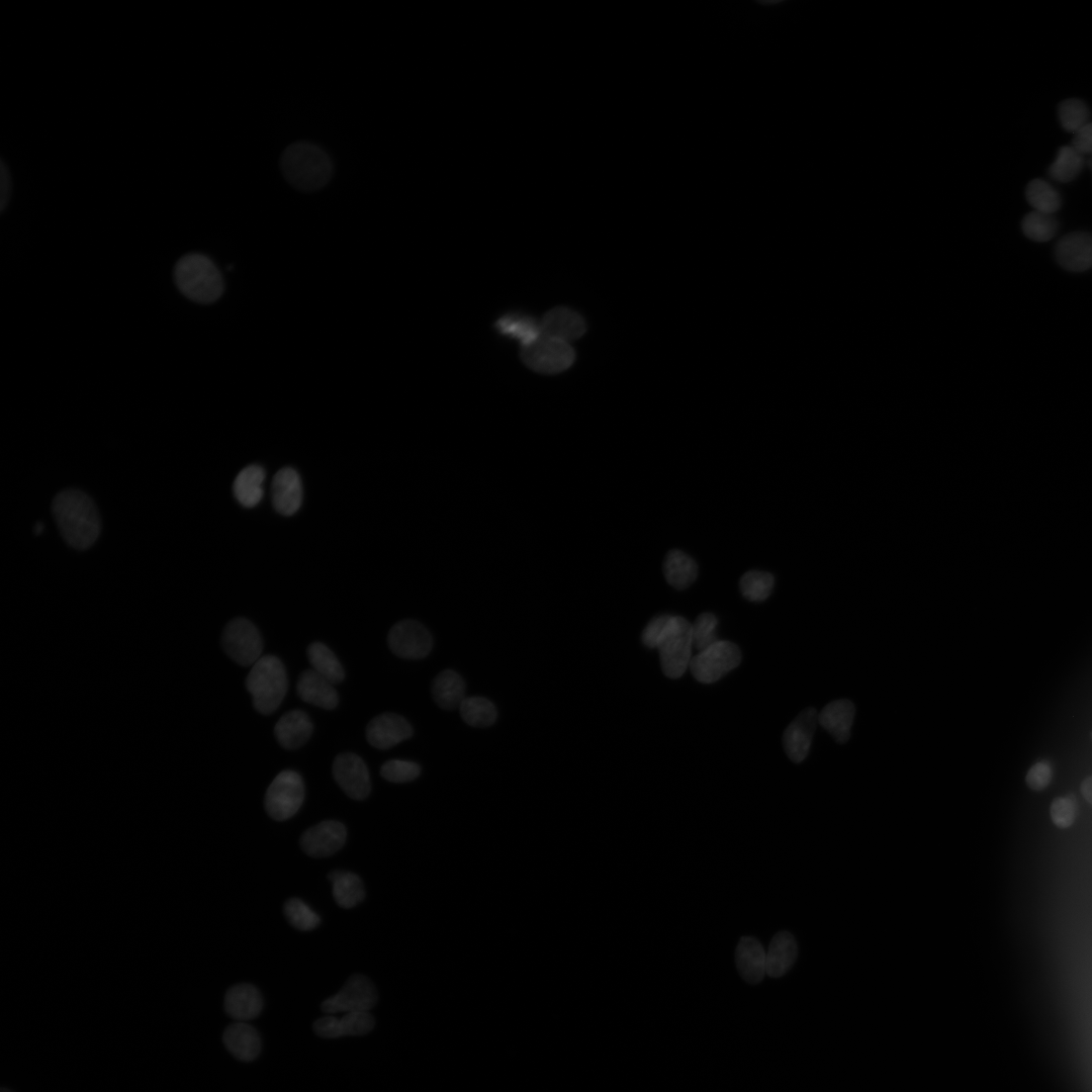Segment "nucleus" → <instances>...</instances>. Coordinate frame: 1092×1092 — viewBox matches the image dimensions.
Returning <instances> with one entry per match:
<instances>
[{"instance_id": "41", "label": "nucleus", "mask_w": 1092, "mask_h": 1092, "mask_svg": "<svg viewBox=\"0 0 1092 1092\" xmlns=\"http://www.w3.org/2000/svg\"><path fill=\"white\" fill-rule=\"evenodd\" d=\"M420 772L418 763L402 759L387 760L380 767L381 776L392 783L411 782L417 779Z\"/></svg>"}, {"instance_id": "49", "label": "nucleus", "mask_w": 1092, "mask_h": 1092, "mask_svg": "<svg viewBox=\"0 0 1092 1092\" xmlns=\"http://www.w3.org/2000/svg\"><path fill=\"white\" fill-rule=\"evenodd\" d=\"M0 1092H13V1091H11L10 1089H7V1088H2Z\"/></svg>"}, {"instance_id": "9", "label": "nucleus", "mask_w": 1092, "mask_h": 1092, "mask_svg": "<svg viewBox=\"0 0 1092 1092\" xmlns=\"http://www.w3.org/2000/svg\"><path fill=\"white\" fill-rule=\"evenodd\" d=\"M224 652L237 663L253 665L263 650V641L257 627L245 618L232 620L221 636Z\"/></svg>"}, {"instance_id": "8", "label": "nucleus", "mask_w": 1092, "mask_h": 1092, "mask_svg": "<svg viewBox=\"0 0 1092 1092\" xmlns=\"http://www.w3.org/2000/svg\"><path fill=\"white\" fill-rule=\"evenodd\" d=\"M740 660L741 652L736 644L718 640L692 657L689 666L698 681L711 684L735 668Z\"/></svg>"}, {"instance_id": "45", "label": "nucleus", "mask_w": 1092, "mask_h": 1092, "mask_svg": "<svg viewBox=\"0 0 1092 1092\" xmlns=\"http://www.w3.org/2000/svg\"><path fill=\"white\" fill-rule=\"evenodd\" d=\"M1072 146L1083 156H1092V121L1075 133Z\"/></svg>"}, {"instance_id": "28", "label": "nucleus", "mask_w": 1092, "mask_h": 1092, "mask_svg": "<svg viewBox=\"0 0 1092 1092\" xmlns=\"http://www.w3.org/2000/svg\"><path fill=\"white\" fill-rule=\"evenodd\" d=\"M432 694L435 702L444 710L460 707L465 697L462 677L451 669L441 671L434 679Z\"/></svg>"}, {"instance_id": "33", "label": "nucleus", "mask_w": 1092, "mask_h": 1092, "mask_svg": "<svg viewBox=\"0 0 1092 1092\" xmlns=\"http://www.w3.org/2000/svg\"><path fill=\"white\" fill-rule=\"evenodd\" d=\"M1029 205L1038 212L1054 214L1061 207L1059 192L1046 181L1036 178L1031 180L1025 190Z\"/></svg>"}, {"instance_id": "24", "label": "nucleus", "mask_w": 1092, "mask_h": 1092, "mask_svg": "<svg viewBox=\"0 0 1092 1092\" xmlns=\"http://www.w3.org/2000/svg\"><path fill=\"white\" fill-rule=\"evenodd\" d=\"M312 729V723L305 712L292 710L278 720L274 732L281 746L296 749L307 741Z\"/></svg>"}, {"instance_id": "17", "label": "nucleus", "mask_w": 1092, "mask_h": 1092, "mask_svg": "<svg viewBox=\"0 0 1092 1092\" xmlns=\"http://www.w3.org/2000/svg\"><path fill=\"white\" fill-rule=\"evenodd\" d=\"M1056 259L1065 269L1083 272L1092 267V235L1074 232L1064 236L1056 246Z\"/></svg>"}, {"instance_id": "42", "label": "nucleus", "mask_w": 1092, "mask_h": 1092, "mask_svg": "<svg viewBox=\"0 0 1092 1092\" xmlns=\"http://www.w3.org/2000/svg\"><path fill=\"white\" fill-rule=\"evenodd\" d=\"M1077 802L1073 795L1058 797L1051 804V818L1059 828H1069L1077 817Z\"/></svg>"}, {"instance_id": "15", "label": "nucleus", "mask_w": 1092, "mask_h": 1092, "mask_svg": "<svg viewBox=\"0 0 1092 1092\" xmlns=\"http://www.w3.org/2000/svg\"><path fill=\"white\" fill-rule=\"evenodd\" d=\"M411 724L400 715L384 713L373 718L367 725L366 737L375 748L387 749L412 737Z\"/></svg>"}, {"instance_id": "31", "label": "nucleus", "mask_w": 1092, "mask_h": 1092, "mask_svg": "<svg viewBox=\"0 0 1092 1092\" xmlns=\"http://www.w3.org/2000/svg\"><path fill=\"white\" fill-rule=\"evenodd\" d=\"M307 657L312 669L332 684H338L345 677V671L334 652L322 642H313L307 648Z\"/></svg>"}, {"instance_id": "32", "label": "nucleus", "mask_w": 1092, "mask_h": 1092, "mask_svg": "<svg viewBox=\"0 0 1092 1092\" xmlns=\"http://www.w3.org/2000/svg\"><path fill=\"white\" fill-rule=\"evenodd\" d=\"M1085 163L1084 156L1072 145L1063 146L1049 168V175L1058 182L1067 183L1080 174Z\"/></svg>"}, {"instance_id": "46", "label": "nucleus", "mask_w": 1092, "mask_h": 1092, "mask_svg": "<svg viewBox=\"0 0 1092 1092\" xmlns=\"http://www.w3.org/2000/svg\"><path fill=\"white\" fill-rule=\"evenodd\" d=\"M1080 791L1084 799L1092 805V776H1089L1082 781Z\"/></svg>"}, {"instance_id": "4", "label": "nucleus", "mask_w": 1092, "mask_h": 1092, "mask_svg": "<svg viewBox=\"0 0 1092 1092\" xmlns=\"http://www.w3.org/2000/svg\"><path fill=\"white\" fill-rule=\"evenodd\" d=\"M246 688L258 712L265 715L273 713L287 691V676L282 661L272 654L261 656L252 665Z\"/></svg>"}, {"instance_id": "13", "label": "nucleus", "mask_w": 1092, "mask_h": 1092, "mask_svg": "<svg viewBox=\"0 0 1092 1092\" xmlns=\"http://www.w3.org/2000/svg\"><path fill=\"white\" fill-rule=\"evenodd\" d=\"M346 839L347 830L343 823L326 820L307 829L300 838V845L310 856L326 857L342 848Z\"/></svg>"}, {"instance_id": "39", "label": "nucleus", "mask_w": 1092, "mask_h": 1092, "mask_svg": "<svg viewBox=\"0 0 1092 1092\" xmlns=\"http://www.w3.org/2000/svg\"><path fill=\"white\" fill-rule=\"evenodd\" d=\"M284 913L290 924L299 930H311L320 924L318 915L298 898L286 901Z\"/></svg>"}, {"instance_id": "44", "label": "nucleus", "mask_w": 1092, "mask_h": 1092, "mask_svg": "<svg viewBox=\"0 0 1092 1092\" xmlns=\"http://www.w3.org/2000/svg\"><path fill=\"white\" fill-rule=\"evenodd\" d=\"M671 615H659L652 618L645 628L643 629L641 639L645 646L649 648H656L658 642L663 634V631L670 619Z\"/></svg>"}, {"instance_id": "14", "label": "nucleus", "mask_w": 1092, "mask_h": 1092, "mask_svg": "<svg viewBox=\"0 0 1092 1092\" xmlns=\"http://www.w3.org/2000/svg\"><path fill=\"white\" fill-rule=\"evenodd\" d=\"M818 714L814 708L803 710L784 732V748L794 762L803 761L810 749Z\"/></svg>"}, {"instance_id": "38", "label": "nucleus", "mask_w": 1092, "mask_h": 1092, "mask_svg": "<svg viewBox=\"0 0 1092 1092\" xmlns=\"http://www.w3.org/2000/svg\"><path fill=\"white\" fill-rule=\"evenodd\" d=\"M775 584L774 576L764 571L750 570L739 581L742 596L752 602H761L768 598Z\"/></svg>"}, {"instance_id": "7", "label": "nucleus", "mask_w": 1092, "mask_h": 1092, "mask_svg": "<svg viewBox=\"0 0 1092 1092\" xmlns=\"http://www.w3.org/2000/svg\"><path fill=\"white\" fill-rule=\"evenodd\" d=\"M303 799L304 785L301 777L294 770L285 769L280 771L268 787L265 809L270 817L283 821L298 811Z\"/></svg>"}, {"instance_id": "47", "label": "nucleus", "mask_w": 1092, "mask_h": 1092, "mask_svg": "<svg viewBox=\"0 0 1092 1092\" xmlns=\"http://www.w3.org/2000/svg\"><path fill=\"white\" fill-rule=\"evenodd\" d=\"M42 529H43V525H42L41 523H38V524L36 525V527H35V532H36L37 534H39V533L41 534V532H42Z\"/></svg>"}, {"instance_id": "34", "label": "nucleus", "mask_w": 1092, "mask_h": 1092, "mask_svg": "<svg viewBox=\"0 0 1092 1092\" xmlns=\"http://www.w3.org/2000/svg\"><path fill=\"white\" fill-rule=\"evenodd\" d=\"M496 329L504 335L519 340L527 346L541 336L540 324L524 315H505L495 323Z\"/></svg>"}, {"instance_id": "21", "label": "nucleus", "mask_w": 1092, "mask_h": 1092, "mask_svg": "<svg viewBox=\"0 0 1092 1092\" xmlns=\"http://www.w3.org/2000/svg\"><path fill=\"white\" fill-rule=\"evenodd\" d=\"M222 1041L228 1051L238 1060H255L261 1050L260 1035L255 1027L245 1021H237L224 1029Z\"/></svg>"}, {"instance_id": "35", "label": "nucleus", "mask_w": 1092, "mask_h": 1092, "mask_svg": "<svg viewBox=\"0 0 1092 1092\" xmlns=\"http://www.w3.org/2000/svg\"><path fill=\"white\" fill-rule=\"evenodd\" d=\"M460 715L464 722L475 728H484L492 725L496 719V709L487 699L482 697H468L463 700L460 707Z\"/></svg>"}, {"instance_id": "2", "label": "nucleus", "mask_w": 1092, "mask_h": 1092, "mask_svg": "<svg viewBox=\"0 0 1092 1092\" xmlns=\"http://www.w3.org/2000/svg\"><path fill=\"white\" fill-rule=\"evenodd\" d=\"M284 178L296 189L313 192L325 187L333 176V162L320 146L306 141L288 146L280 160Z\"/></svg>"}, {"instance_id": "30", "label": "nucleus", "mask_w": 1092, "mask_h": 1092, "mask_svg": "<svg viewBox=\"0 0 1092 1092\" xmlns=\"http://www.w3.org/2000/svg\"><path fill=\"white\" fill-rule=\"evenodd\" d=\"M333 886V895L337 904L343 908H352L365 896L361 879L354 873L335 871L329 875Z\"/></svg>"}, {"instance_id": "10", "label": "nucleus", "mask_w": 1092, "mask_h": 1092, "mask_svg": "<svg viewBox=\"0 0 1092 1092\" xmlns=\"http://www.w3.org/2000/svg\"><path fill=\"white\" fill-rule=\"evenodd\" d=\"M377 1002L374 984L363 975H354L343 988L322 1003L326 1014L369 1012Z\"/></svg>"}, {"instance_id": "5", "label": "nucleus", "mask_w": 1092, "mask_h": 1092, "mask_svg": "<svg viewBox=\"0 0 1092 1092\" xmlns=\"http://www.w3.org/2000/svg\"><path fill=\"white\" fill-rule=\"evenodd\" d=\"M656 648L663 673L670 678L680 677L692 659V624L684 617L671 615Z\"/></svg>"}, {"instance_id": "18", "label": "nucleus", "mask_w": 1092, "mask_h": 1092, "mask_svg": "<svg viewBox=\"0 0 1092 1092\" xmlns=\"http://www.w3.org/2000/svg\"><path fill=\"white\" fill-rule=\"evenodd\" d=\"M541 335L570 344L586 331L583 317L575 310L559 306L547 311L540 323Z\"/></svg>"}, {"instance_id": "22", "label": "nucleus", "mask_w": 1092, "mask_h": 1092, "mask_svg": "<svg viewBox=\"0 0 1092 1092\" xmlns=\"http://www.w3.org/2000/svg\"><path fill=\"white\" fill-rule=\"evenodd\" d=\"M263 1008L259 990L250 984L231 987L224 996V1010L237 1021H247L257 1017Z\"/></svg>"}, {"instance_id": "19", "label": "nucleus", "mask_w": 1092, "mask_h": 1092, "mask_svg": "<svg viewBox=\"0 0 1092 1092\" xmlns=\"http://www.w3.org/2000/svg\"><path fill=\"white\" fill-rule=\"evenodd\" d=\"M274 509L283 516L295 514L302 502L301 479L291 467H283L274 475L271 484Z\"/></svg>"}, {"instance_id": "16", "label": "nucleus", "mask_w": 1092, "mask_h": 1092, "mask_svg": "<svg viewBox=\"0 0 1092 1092\" xmlns=\"http://www.w3.org/2000/svg\"><path fill=\"white\" fill-rule=\"evenodd\" d=\"M374 1017L370 1012H348L342 1017L327 1014L313 1023V1031L321 1037L337 1038L344 1035H363L372 1030Z\"/></svg>"}, {"instance_id": "26", "label": "nucleus", "mask_w": 1092, "mask_h": 1092, "mask_svg": "<svg viewBox=\"0 0 1092 1092\" xmlns=\"http://www.w3.org/2000/svg\"><path fill=\"white\" fill-rule=\"evenodd\" d=\"M855 709L848 700H837L826 705L818 714L820 725L838 743H844L850 736Z\"/></svg>"}, {"instance_id": "40", "label": "nucleus", "mask_w": 1092, "mask_h": 1092, "mask_svg": "<svg viewBox=\"0 0 1092 1092\" xmlns=\"http://www.w3.org/2000/svg\"><path fill=\"white\" fill-rule=\"evenodd\" d=\"M718 625L716 616L712 613H703L692 624L693 647L700 651L708 648L718 641L715 629Z\"/></svg>"}, {"instance_id": "6", "label": "nucleus", "mask_w": 1092, "mask_h": 1092, "mask_svg": "<svg viewBox=\"0 0 1092 1092\" xmlns=\"http://www.w3.org/2000/svg\"><path fill=\"white\" fill-rule=\"evenodd\" d=\"M523 362L539 373H559L569 368L575 359L570 344L541 335L521 349Z\"/></svg>"}, {"instance_id": "1", "label": "nucleus", "mask_w": 1092, "mask_h": 1092, "mask_svg": "<svg viewBox=\"0 0 1092 1092\" xmlns=\"http://www.w3.org/2000/svg\"><path fill=\"white\" fill-rule=\"evenodd\" d=\"M52 511L66 542L75 549L84 550L94 544L99 536L101 523L94 502L78 489H66L58 493Z\"/></svg>"}, {"instance_id": "50", "label": "nucleus", "mask_w": 1092, "mask_h": 1092, "mask_svg": "<svg viewBox=\"0 0 1092 1092\" xmlns=\"http://www.w3.org/2000/svg\"><path fill=\"white\" fill-rule=\"evenodd\" d=\"M1091 739H1092V731H1091Z\"/></svg>"}, {"instance_id": "23", "label": "nucleus", "mask_w": 1092, "mask_h": 1092, "mask_svg": "<svg viewBox=\"0 0 1092 1092\" xmlns=\"http://www.w3.org/2000/svg\"><path fill=\"white\" fill-rule=\"evenodd\" d=\"M736 966L741 977L750 984L759 983L765 975V951L752 936H743L736 947Z\"/></svg>"}, {"instance_id": "20", "label": "nucleus", "mask_w": 1092, "mask_h": 1092, "mask_svg": "<svg viewBox=\"0 0 1092 1092\" xmlns=\"http://www.w3.org/2000/svg\"><path fill=\"white\" fill-rule=\"evenodd\" d=\"M296 691L301 700L326 710H333L339 703V697L333 684L313 669L300 673Z\"/></svg>"}, {"instance_id": "25", "label": "nucleus", "mask_w": 1092, "mask_h": 1092, "mask_svg": "<svg viewBox=\"0 0 1092 1092\" xmlns=\"http://www.w3.org/2000/svg\"><path fill=\"white\" fill-rule=\"evenodd\" d=\"M797 956L798 947L793 934L786 930L778 932L765 952V974L771 978L782 977L794 965Z\"/></svg>"}, {"instance_id": "36", "label": "nucleus", "mask_w": 1092, "mask_h": 1092, "mask_svg": "<svg viewBox=\"0 0 1092 1092\" xmlns=\"http://www.w3.org/2000/svg\"><path fill=\"white\" fill-rule=\"evenodd\" d=\"M1058 226V221L1053 214L1035 210L1028 212L1021 221V229L1025 237L1039 243L1054 238Z\"/></svg>"}, {"instance_id": "3", "label": "nucleus", "mask_w": 1092, "mask_h": 1092, "mask_svg": "<svg viewBox=\"0 0 1092 1092\" xmlns=\"http://www.w3.org/2000/svg\"><path fill=\"white\" fill-rule=\"evenodd\" d=\"M174 280L181 293L198 303H212L224 290L223 279L215 264L198 253L185 255L176 263Z\"/></svg>"}, {"instance_id": "48", "label": "nucleus", "mask_w": 1092, "mask_h": 1092, "mask_svg": "<svg viewBox=\"0 0 1092 1092\" xmlns=\"http://www.w3.org/2000/svg\"><path fill=\"white\" fill-rule=\"evenodd\" d=\"M1086 163H1087V165H1088V167H1089V169H1090V171L1092 173V156L1088 157Z\"/></svg>"}, {"instance_id": "11", "label": "nucleus", "mask_w": 1092, "mask_h": 1092, "mask_svg": "<svg viewBox=\"0 0 1092 1092\" xmlns=\"http://www.w3.org/2000/svg\"><path fill=\"white\" fill-rule=\"evenodd\" d=\"M387 643L395 655L407 659H419L429 654L433 639L424 625L414 620H404L391 627Z\"/></svg>"}, {"instance_id": "27", "label": "nucleus", "mask_w": 1092, "mask_h": 1092, "mask_svg": "<svg viewBox=\"0 0 1092 1092\" xmlns=\"http://www.w3.org/2000/svg\"><path fill=\"white\" fill-rule=\"evenodd\" d=\"M264 469L256 464L243 468L234 481V494L246 508L257 506L263 497Z\"/></svg>"}, {"instance_id": "29", "label": "nucleus", "mask_w": 1092, "mask_h": 1092, "mask_svg": "<svg viewBox=\"0 0 1092 1092\" xmlns=\"http://www.w3.org/2000/svg\"><path fill=\"white\" fill-rule=\"evenodd\" d=\"M663 574L667 582L676 589L690 586L698 574L695 560L681 550H670L663 562Z\"/></svg>"}, {"instance_id": "37", "label": "nucleus", "mask_w": 1092, "mask_h": 1092, "mask_svg": "<svg viewBox=\"0 0 1092 1092\" xmlns=\"http://www.w3.org/2000/svg\"><path fill=\"white\" fill-rule=\"evenodd\" d=\"M1058 115L1062 127L1075 134L1090 122L1091 113L1085 102L1070 98L1059 105Z\"/></svg>"}, {"instance_id": "43", "label": "nucleus", "mask_w": 1092, "mask_h": 1092, "mask_svg": "<svg viewBox=\"0 0 1092 1092\" xmlns=\"http://www.w3.org/2000/svg\"><path fill=\"white\" fill-rule=\"evenodd\" d=\"M1053 771L1046 761H1037L1026 774L1027 786L1036 792L1044 790L1052 781Z\"/></svg>"}, {"instance_id": "12", "label": "nucleus", "mask_w": 1092, "mask_h": 1092, "mask_svg": "<svg viewBox=\"0 0 1092 1092\" xmlns=\"http://www.w3.org/2000/svg\"><path fill=\"white\" fill-rule=\"evenodd\" d=\"M333 775L341 789L354 800H364L371 791L368 768L364 760L352 752L339 754L333 763Z\"/></svg>"}]
</instances>
